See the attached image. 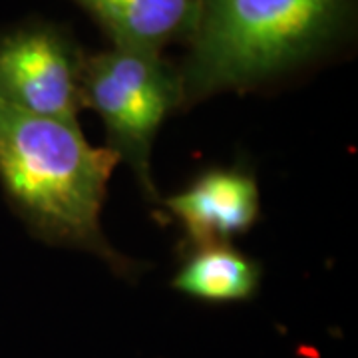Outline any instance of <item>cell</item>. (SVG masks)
Masks as SVG:
<instances>
[{
	"label": "cell",
	"mask_w": 358,
	"mask_h": 358,
	"mask_svg": "<svg viewBox=\"0 0 358 358\" xmlns=\"http://www.w3.org/2000/svg\"><path fill=\"white\" fill-rule=\"evenodd\" d=\"M166 207L193 249L227 245L259 217V187L241 169H209L187 189L167 197Z\"/></svg>",
	"instance_id": "cell-5"
},
{
	"label": "cell",
	"mask_w": 358,
	"mask_h": 358,
	"mask_svg": "<svg viewBox=\"0 0 358 358\" xmlns=\"http://www.w3.org/2000/svg\"><path fill=\"white\" fill-rule=\"evenodd\" d=\"M82 106L102 117L108 148L131 167L145 197L157 199L150 173L152 145L164 120L183 106L179 68L157 52L117 46L86 56Z\"/></svg>",
	"instance_id": "cell-3"
},
{
	"label": "cell",
	"mask_w": 358,
	"mask_h": 358,
	"mask_svg": "<svg viewBox=\"0 0 358 358\" xmlns=\"http://www.w3.org/2000/svg\"><path fill=\"white\" fill-rule=\"evenodd\" d=\"M355 22L357 0H203L179 66L183 106L315 64L350 38Z\"/></svg>",
	"instance_id": "cell-1"
},
{
	"label": "cell",
	"mask_w": 358,
	"mask_h": 358,
	"mask_svg": "<svg viewBox=\"0 0 358 358\" xmlns=\"http://www.w3.org/2000/svg\"><path fill=\"white\" fill-rule=\"evenodd\" d=\"M261 268L257 261L227 245L195 249L173 279L179 293L207 303H239L257 293Z\"/></svg>",
	"instance_id": "cell-7"
},
{
	"label": "cell",
	"mask_w": 358,
	"mask_h": 358,
	"mask_svg": "<svg viewBox=\"0 0 358 358\" xmlns=\"http://www.w3.org/2000/svg\"><path fill=\"white\" fill-rule=\"evenodd\" d=\"M94 18L112 46L162 54L189 42L203 0H72Z\"/></svg>",
	"instance_id": "cell-6"
},
{
	"label": "cell",
	"mask_w": 358,
	"mask_h": 358,
	"mask_svg": "<svg viewBox=\"0 0 358 358\" xmlns=\"http://www.w3.org/2000/svg\"><path fill=\"white\" fill-rule=\"evenodd\" d=\"M120 157L94 148L80 126L0 102V185L14 211L46 243L103 259L117 273L131 263L102 233V207Z\"/></svg>",
	"instance_id": "cell-2"
},
{
	"label": "cell",
	"mask_w": 358,
	"mask_h": 358,
	"mask_svg": "<svg viewBox=\"0 0 358 358\" xmlns=\"http://www.w3.org/2000/svg\"><path fill=\"white\" fill-rule=\"evenodd\" d=\"M86 56L70 32L46 20L0 34V102L80 126Z\"/></svg>",
	"instance_id": "cell-4"
}]
</instances>
